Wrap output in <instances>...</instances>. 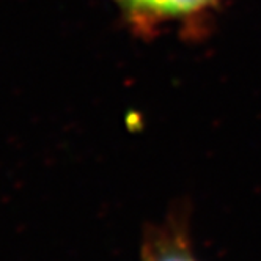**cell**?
<instances>
[{"instance_id":"obj_1","label":"cell","mask_w":261,"mask_h":261,"mask_svg":"<svg viewBox=\"0 0 261 261\" xmlns=\"http://www.w3.org/2000/svg\"><path fill=\"white\" fill-rule=\"evenodd\" d=\"M142 261H198L191 242L188 219L172 214L145 234Z\"/></svg>"},{"instance_id":"obj_2","label":"cell","mask_w":261,"mask_h":261,"mask_svg":"<svg viewBox=\"0 0 261 261\" xmlns=\"http://www.w3.org/2000/svg\"><path fill=\"white\" fill-rule=\"evenodd\" d=\"M117 5L137 24L154 25L169 21L191 19L208 8L217 0H115Z\"/></svg>"}]
</instances>
